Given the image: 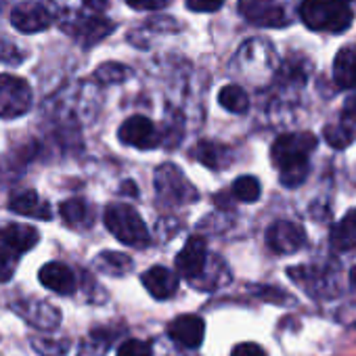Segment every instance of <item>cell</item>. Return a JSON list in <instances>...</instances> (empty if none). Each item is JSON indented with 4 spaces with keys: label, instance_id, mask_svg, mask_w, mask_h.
<instances>
[{
    "label": "cell",
    "instance_id": "obj_1",
    "mask_svg": "<svg viewBox=\"0 0 356 356\" xmlns=\"http://www.w3.org/2000/svg\"><path fill=\"white\" fill-rule=\"evenodd\" d=\"M300 17L314 32L341 34L350 28L354 13L343 0H304L300 5Z\"/></svg>",
    "mask_w": 356,
    "mask_h": 356
},
{
    "label": "cell",
    "instance_id": "obj_2",
    "mask_svg": "<svg viewBox=\"0 0 356 356\" xmlns=\"http://www.w3.org/2000/svg\"><path fill=\"white\" fill-rule=\"evenodd\" d=\"M107 231L122 243L140 248L149 241V231L140 214L128 204H111L105 210Z\"/></svg>",
    "mask_w": 356,
    "mask_h": 356
},
{
    "label": "cell",
    "instance_id": "obj_3",
    "mask_svg": "<svg viewBox=\"0 0 356 356\" xmlns=\"http://www.w3.org/2000/svg\"><path fill=\"white\" fill-rule=\"evenodd\" d=\"M155 189H157V195L161 197V202L170 204V206L193 204L200 197L195 187L181 172V168L174 163H161L155 170Z\"/></svg>",
    "mask_w": 356,
    "mask_h": 356
},
{
    "label": "cell",
    "instance_id": "obj_4",
    "mask_svg": "<svg viewBox=\"0 0 356 356\" xmlns=\"http://www.w3.org/2000/svg\"><path fill=\"white\" fill-rule=\"evenodd\" d=\"M316 149V136L312 132H291L275 140L270 157L279 170L308 163L310 153Z\"/></svg>",
    "mask_w": 356,
    "mask_h": 356
},
{
    "label": "cell",
    "instance_id": "obj_5",
    "mask_svg": "<svg viewBox=\"0 0 356 356\" xmlns=\"http://www.w3.org/2000/svg\"><path fill=\"white\" fill-rule=\"evenodd\" d=\"M32 107V88L30 84L11 74H0V118L13 120Z\"/></svg>",
    "mask_w": 356,
    "mask_h": 356
},
{
    "label": "cell",
    "instance_id": "obj_6",
    "mask_svg": "<svg viewBox=\"0 0 356 356\" xmlns=\"http://www.w3.org/2000/svg\"><path fill=\"white\" fill-rule=\"evenodd\" d=\"M208 260H210V256H208L206 239L195 235L185 243L181 254L176 256V273L181 277H187L189 281H195L204 273Z\"/></svg>",
    "mask_w": 356,
    "mask_h": 356
},
{
    "label": "cell",
    "instance_id": "obj_7",
    "mask_svg": "<svg viewBox=\"0 0 356 356\" xmlns=\"http://www.w3.org/2000/svg\"><path fill=\"white\" fill-rule=\"evenodd\" d=\"M118 136L124 145L128 147H136V149H153L159 145V134L157 128L153 126V122L145 115H132L128 118L120 130Z\"/></svg>",
    "mask_w": 356,
    "mask_h": 356
},
{
    "label": "cell",
    "instance_id": "obj_8",
    "mask_svg": "<svg viewBox=\"0 0 356 356\" xmlns=\"http://www.w3.org/2000/svg\"><path fill=\"white\" fill-rule=\"evenodd\" d=\"M266 241L275 254H293L306 243V231L291 220H277L266 231Z\"/></svg>",
    "mask_w": 356,
    "mask_h": 356
},
{
    "label": "cell",
    "instance_id": "obj_9",
    "mask_svg": "<svg viewBox=\"0 0 356 356\" xmlns=\"http://www.w3.org/2000/svg\"><path fill=\"white\" fill-rule=\"evenodd\" d=\"M11 308L22 318H26L30 325H34L36 329H42V331H51V329L59 327V321H61V312L51 302H42V300H19V302H13Z\"/></svg>",
    "mask_w": 356,
    "mask_h": 356
},
{
    "label": "cell",
    "instance_id": "obj_10",
    "mask_svg": "<svg viewBox=\"0 0 356 356\" xmlns=\"http://www.w3.org/2000/svg\"><path fill=\"white\" fill-rule=\"evenodd\" d=\"M168 335L185 348H200L204 343L206 323L197 314H181L170 323Z\"/></svg>",
    "mask_w": 356,
    "mask_h": 356
},
{
    "label": "cell",
    "instance_id": "obj_11",
    "mask_svg": "<svg viewBox=\"0 0 356 356\" xmlns=\"http://www.w3.org/2000/svg\"><path fill=\"white\" fill-rule=\"evenodd\" d=\"M51 13L38 3H22L11 11V24L24 34H36L51 26Z\"/></svg>",
    "mask_w": 356,
    "mask_h": 356
},
{
    "label": "cell",
    "instance_id": "obj_12",
    "mask_svg": "<svg viewBox=\"0 0 356 356\" xmlns=\"http://www.w3.org/2000/svg\"><path fill=\"white\" fill-rule=\"evenodd\" d=\"M140 281L155 300H168L178 289V273L165 266H151L143 273Z\"/></svg>",
    "mask_w": 356,
    "mask_h": 356
},
{
    "label": "cell",
    "instance_id": "obj_13",
    "mask_svg": "<svg viewBox=\"0 0 356 356\" xmlns=\"http://www.w3.org/2000/svg\"><path fill=\"white\" fill-rule=\"evenodd\" d=\"M38 279L44 287H49L55 293L67 296L76 291V275L72 273L70 266L61 264V262H49L40 268Z\"/></svg>",
    "mask_w": 356,
    "mask_h": 356
},
{
    "label": "cell",
    "instance_id": "obj_14",
    "mask_svg": "<svg viewBox=\"0 0 356 356\" xmlns=\"http://www.w3.org/2000/svg\"><path fill=\"white\" fill-rule=\"evenodd\" d=\"M241 13L252 24L266 26V28H281L287 22L281 7H273L264 3V0H241Z\"/></svg>",
    "mask_w": 356,
    "mask_h": 356
},
{
    "label": "cell",
    "instance_id": "obj_15",
    "mask_svg": "<svg viewBox=\"0 0 356 356\" xmlns=\"http://www.w3.org/2000/svg\"><path fill=\"white\" fill-rule=\"evenodd\" d=\"M9 210L19 214V216H28V218H38V220H51L53 212L49 202L40 200L36 191H19L9 200Z\"/></svg>",
    "mask_w": 356,
    "mask_h": 356
},
{
    "label": "cell",
    "instance_id": "obj_16",
    "mask_svg": "<svg viewBox=\"0 0 356 356\" xmlns=\"http://www.w3.org/2000/svg\"><path fill=\"white\" fill-rule=\"evenodd\" d=\"M0 239H3L5 243H9V245H11L13 250H17L19 254H26V252H30V250L38 243L40 235H38V231H36L34 227H30V225L13 222V225H7V227L0 229Z\"/></svg>",
    "mask_w": 356,
    "mask_h": 356
},
{
    "label": "cell",
    "instance_id": "obj_17",
    "mask_svg": "<svg viewBox=\"0 0 356 356\" xmlns=\"http://www.w3.org/2000/svg\"><path fill=\"white\" fill-rule=\"evenodd\" d=\"M331 248L339 254L356 252V210H350L333 229H331Z\"/></svg>",
    "mask_w": 356,
    "mask_h": 356
},
{
    "label": "cell",
    "instance_id": "obj_18",
    "mask_svg": "<svg viewBox=\"0 0 356 356\" xmlns=\"http://www.w3.org/2000/svg\"><path fill=\"white\" fill-rule=\"evenodd\" d=\"M333 78L339 88H356V47H343L335 55Z\"/></svg>",
    "mask_w": 356,
    "mask_h": 356
},
{
    "label": "cell",
    "instance_id": "obj_19",
    "mask_svg": "<svg viewBox=\"0 0 356 356\" xmlns=\"http://www.w3.org/2000/svg\"><path fill=\"white\" fill-rule=\"evenodd\" d=\"M111 32H113V24H111L109 19H103V17L84 19V22L76 24L74 30H72V34H74L80 42H84L86 47H90V44L103 40V38L109 36Z\"/></svg>",
    "mask_w": 356,
    "mask_h": 356
},
{
    "label": "cell",
    "instance_id": "obj_20",
    "mask_svg": "<svg viewBox=\"0 0 356 356\" xmlns=\"http://www.w3.org/2000/svg\"><path fill=\"white\" fill-rule=\"evenodd\" d=\"M59 212H61V218L70 227H76V229L88 227L92 222V208H90V204L86 200H80V197L63 202Z\"/></svg>",
    "mask_w": 356,
    "mask_h": 356
},
{
    "label": "cell",
    "instance_id": "obj_21",
    "mask_svg": "<svg viewBox=\"0 0 356 356\" xmlns=\"http://www.w3.org/2000/svg\"><path fill=\"white\" fill-rule=\"evenodd\" d=\"M92 264L95 268L111 277H124L132 270V258L120 252H101Z\"/></svg>",
    "mask_w": 356,
    "mask_h": 356
},
{
    "label": "cell",
    "instance_id": "obj_22",
    "mask_svg": "<svg viewBox=\"0 0 356 356\" xmlns=\"http://www.w3.org/2000/svg\"><path fill=\"white\" fill-rule=\"evenodd\" d=\"M225 281H229V268H227V264L218 256H210L204 273L195 281H191V283L197 285V289H216Z\"/></svg>",
    "mask_w": 356,
    "mask_h": 356
},
{
    "label": "cell",
    "instance_id": "obj_23",
    "mask_svg": "<svg viewBox=\"0 0 356 356\" xmlns=\"http://www.w3.org/2000/svg\"><path fill=\"white\" fill-rule=\"evenodd\" d=\"M195 157L202 163H206L208 168H214V170H220L231 161L229 149L222 147V145H216V143H200L195 147Z\"/></svg>",
    "mask_w": 356,
    "mask_h": 356
},
{
    "label": "cell",
    "instance_id": "obj_24",
    "mask_svg": "<svg viewBox=\"0 0 356 356\" xmlns=\"http://www.w3.org/2000/svg\"><path fill=\"white\" fill-rule=\"evenodd\" d=\"M218 103L231 111V113H245L250 107V99L245 95V90L237 84H229L218 92Z\"/></svg>",
    "mask_w": 356,
    "mask_h": 356
},
{
    "label": "cell",
    "instance_id": "obj_25",
    "mask_svg": "<svg viewBox=\"0 0 356 356\" xmlns=\"http://www.w3.org/2000/svg\"><path fill=\"white\" fill-rule=\"evenodd\" d=\"M233 193L239 202H245V204H254L260 200V181L254 176H241L233 183Z\"/></svg>",
    "mask_w": 356,
    "mask_h": 356
},
{
    "label": "cell",
    "instance_id": "obj_26",
    "mask_svg": "<svg viewBox=\"0 0 356 356\" xmlns=\"http://www.w3.org/2000/svg\"><path fill=\"white\" fill-rule=\"evenodd\" d=\"M323 136H325L327 145H331L333 149H346V147L352 145V140L356 138V132L350 130V128H346V126H341V124L337 122V124H329V126L325 128Z\"/></svg>",
    "mask_w": 356,
    "mask_h": 356
},
{
    "label": "cell",
    "instance_id": "obj_27",
    "mask_svg": "<svg viewBox=\"0 0 356 356\" xmlns=\"http://www.w3.org/2000/svg\"><path fill=\"white\" fill-rule=\"evenodd\" d=\"M22 254L17 250H13L9 243H5L0 239V281H9L17 268Z\"/></svg>",
    "mask_w": 356,
    "mask_h": 356
},
{
    "label": "cell",
    "instance_id": "obj_28",
    "mask_svg": "<svg viewBox=\"0 0 356 356\" xmlns=\"http://www.w3.org/2000/svg\"><path fill=\"white\" fill-rule=\"evenodd\" d=\"M70 346L72 343L67 339H49V337H34L32 339V348L42 356H65Z\"/></svg>",
    "mask_w": 356,
    "mask_h": 356
},
{
    "label": "cell",
    "instance_id": "obj_29",
    "mask_svg": "<svg viewBox=\"0 0 356 356\" xmlns=\"http://www.w3.org/2000/svg\"><path fill=\"white\" fill-rule=\"evenodd\" d=\"M308 172H310V163H302V165H293V168L281 170V176H279L281 185L289 187V189H296L308 178Z\"/></svg>",
    "mask_w": 356,
    "mask_h": 356
},
{
    "label": "cell",
    "instance_id": "obj_30",
    "mask_svg": "<svg viewBox=\"0 0 356 356\" xmlns=\"http://www.w3.org/2000/svg\"><path fill=\"white\" fill-rule=\"evenodd\" d=\"M126 76H128V70L124 65H118V63H105L97 70V80H101L103 84L122 82Z\"/></svg>",
    "mask_w": 356,
    "mask_h": 356
},
{
    "label": "cell",
    "instance_id": "obj_31",
    "mask_svg": "<svg viewBox=\"0 0 356 356\" xmlns=\"http://www.w3.org/2000/svg\"><path fill=\"white\" fill-rule=\"evenodd\" d=\"M118 356H153L151 346L140 339H126L118 348Z\"/></svg>",
    "mask_w": 356,
    "mask_h": 356
},
{
    "label": "cell",
    "instance_id": "obj_32",
    "mask_svg": "<svg viewBox=\"0 0 356 356\" xmlns=\"http://www.w3.org/2000/svg\"><path fill=\"white\" fill-rule=\"evenodd\" d=\"M339 124L356 132V95L350 97V99L346 101V105H343V109H341V120H339Z\"/></svg>",
    "mask_w": 356,
    "mask_h": 356
},
{
    "label": "cell",
    "instance_id": "obj_33",
    "mask_svg": "<svg viewBox=\"0 0 356 356\" xmlns=\"http://www.w3.org/2000/svg\"><path fill=\"white\" fill-rule=\"evenodd\" d=\"M225 0H187V7L195 13H212L222 7Z\"/></svg>",
    "mask_w": 356,
    "mask_h": 356
},
{
    "label": "cell",
    "instance_id": "obj_34",
    "mask_svg": "<svg viewBox=\"0 0 356 356\" xmlns=\"http://www.w3.org/2000/svg\"><path fill=\"white\" fill-rule=\"evenodd\" d=\"M231 356H266V352H264L262 346H258L254 341H243V343L233 348Z\"/></svg>",
    "mask_w": 356,
    "mask_h": 356
},
{
    "label": "cell",
    "instance_id": "obj_35",
    "mask_svg": "<svg viewBox=\"0 0 356 356\" xmlns=\"http://www.w3.org/2000/svg\"><path fill=\"white\" fill-rule=\"evenodd\" d=\"M126 3L132 9H140V11H155V9H163L170 0H126Z\"/></svg>",
    "mask_w": 356,
    "mask_h": 356
},
{
    "label": "cell",
    "instance_id": "obj_36",
    "mask_svg": "<svg viewBox=\"0 0 356 356\" xmlns=\"http://www.w3.org/2000/svg\"><path fill=\"white\" fill-rule=\"evenodd\" d=\"M0 61L19 63V55H17V51H15V49H13L11 44L3 42V40H0Z\"/></svg>",
    "mask_w": 356,
    "mask_h": 356
},
{
    "label": "cell",
    "instance_id": "obj_37",
    "mask_svg": "<svg viewBox=\"0 0 356 356\" xmlns=\"http://www.w3.org/2000/svg\"><path fill=\"white\" fill-rule=\"evenodd\" d=\"M84 5L90 11H105L109 7V0H84Z\"/></svg>",
    "mask_w": 356,
    "mask_h": 356
},
{
    "label": "cell",
    "instance_id": "obj_38",
    "mask_svg": "<svg viewBox=\"0 0 356 356\" xmlns=\"http://www.w3.org/2000/svg\"><path fill=\"white\" fill-rule=\"evenodd\" d=\"M122 193H128V195L136 197V195H138V189H134V183H132V181H126V183L122 185Z\"/></svg>",
    "mask_w": 356,
    "mask_h": 356
},
{
    "label": "cell",
    "instance_id": "obj_39",
    "mask_svg": "<svg viewBox=\"0 0 356 356\" xmlns=\"http://www.w3.org/2000/svg\"><path fill=\"white\" fill-rule=\"evenodd\" d=\"M350 283H352V287L356 289V266L350 270Z\"/></svg>",
    "mask_w": 356,
    "mask_h": 356
}]
</instances>
